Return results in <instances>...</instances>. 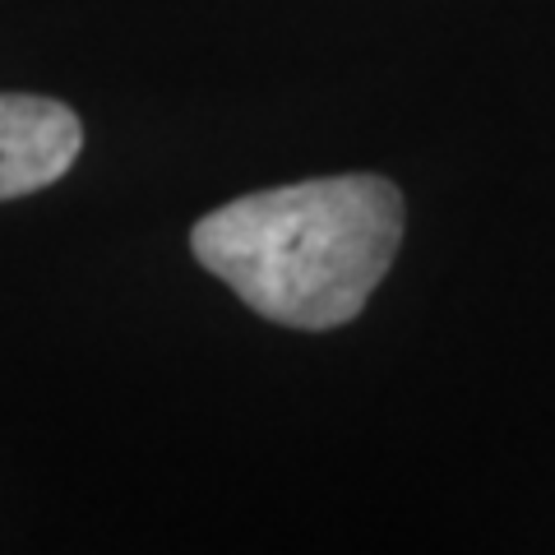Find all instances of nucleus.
<instances>
[{"label": "nucleus", "instance_id": "nucleus-2", "mask_svg": "<svg viewBox=\"0 0 555 555\" xmlns=\"http://www.w3.org/2000/svg\"><path fill=\"white\" fill-rule=\"evenodd\" d=\"M83 149L79 116L56 98L0 93V199L47 190Z\"/></svg>", "mask_w": 555, "mask_h": 555}, {"label": "nucleus", "instance_id": "nucleus-1", "mask_svg": "<svg viewBox=\"0 0 555 555\" xmlns=\"http://www.w3.org/2000/svg\"><path fill=\"white\" fill-rule=\"evenodd\" d=\"M403 241V195L385 177H324L232 199L190 246L255 315L338 328L371 301Z\"/></svg>", "mask_w": 555, "mask_h": 555}]
</instances>
